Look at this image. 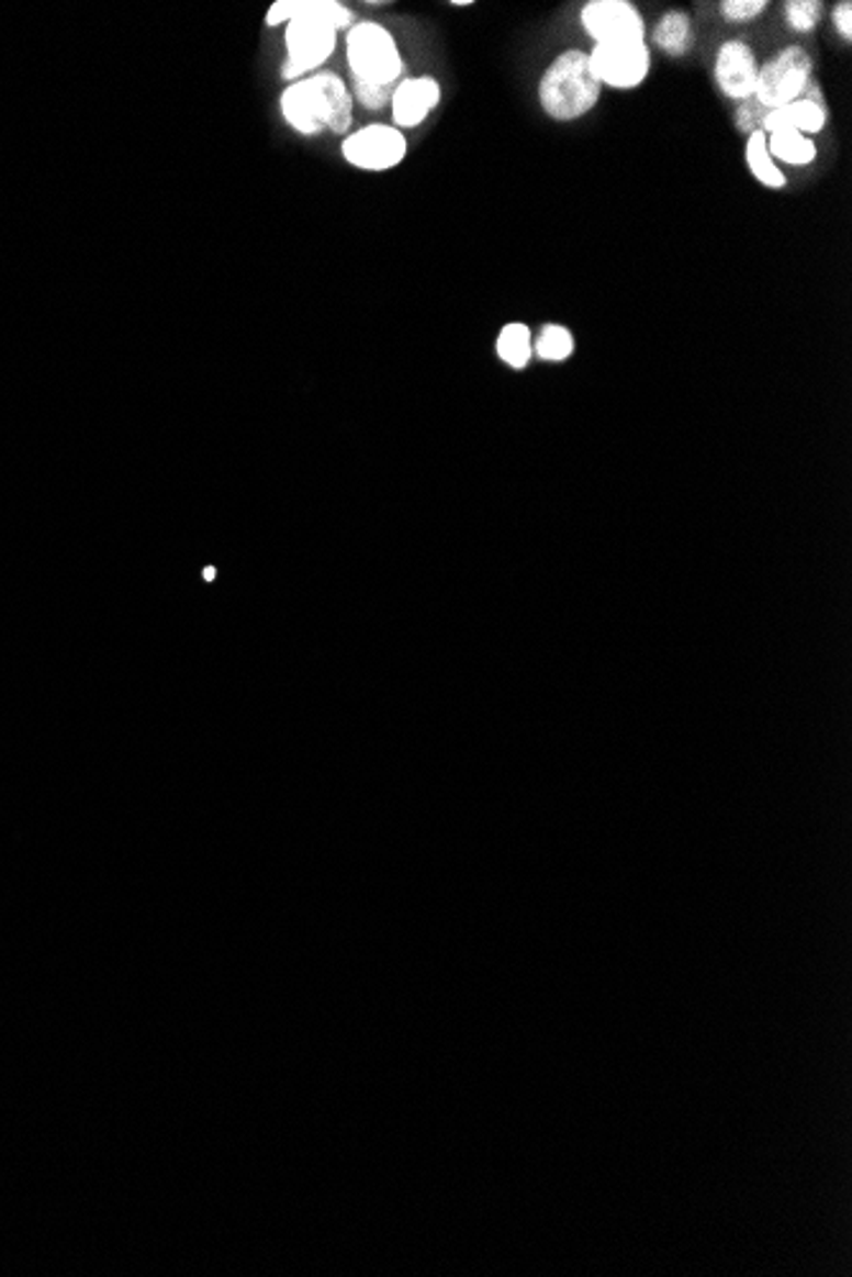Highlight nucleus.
<instances>
[{
  "label": "nucleus",
  "instance_id": "nucleus-1",
  "mask_svg": "<svg viewBox=\"0 0 852 1277\" xmlns=\"http://www.w3.org/2000/svg\"><path fill=\"white\" fill-rule=\"evenodd\" d=\"M352 11L337 0H276L268 8V26H287V61L281 77L299 82L314 69L327 65L335 54L337 34L352 26Z\"/></svg>",
  "mask_w": 852,
  "mask_h": 1277
},
{
  "label": "nucleus",
  "instance_id": "nucleus-2",
  "mask_svg": "<svg viewBox=\"0 0 852 1277\" xmlns=\"http://www.w3.org/2000/svg\"><path fill=\"white\" fill-rule=\"evenodd\" d=\"M281 115L302 136H320L322 131L347 136L352 128V92L335 71H314L281 92Z\"/></svg>",
  "mask_w": 852,
  "mask_h": 1277
},
{
  "label": "nucleus",
  "instance_id": "nucleus-3",
  "mask_svg": "<svg viewBox=\"0 0 852 1277\" xmlns=\"http://www.w3.org/2000/svg\"><path fill=\"white\" fill-rule=\"evenodd\" d=\"M599 94L603 85L590 67V54L582 49L559 54L539 79V105L557 123H572L593 113Z\"/></svg>",
  "mask_w": 852,
  "mask_h": 1277
},
{
  "label": "nucleus",
  "instance_id": "nucleus-4",
  "mask_svg": "<svg viewBox=\"0 0 852 1277\" xmlns=\"http://www.w3.org/2000/svg\"><path fill=\"white\" fill-rule=\"evenodd\" d=\"M347 65L352 69L355 82L385 87V90H393V85L404 75V59L396 38L389 29L373 21L352 23L347 29Z\"/></svg>",
  "mask_w": 852,
  "mask_h": 1277
},
{
  "label": "nucleus",
  "instance_id": "nucleus-5",
  "mask_svg": "<svg viewBox=\"0 0 852 1277\" xmlns=\"http://www.w3.org/2000/svg\"><path fill=\"white\" fill-rule=\"evenodd\" d=\"M811 67H815L811 57L801 46H786L776 57H771L766 65H761L753 98L769 113L792 105V102L804 98V92L811 85Z\"/></svg>",
  "mask_w": 852,
  "mask_h": 1277
},
{
  "label": "nucleus",
  "instance_id": "nucleus-6",
  "mask_svg": "<svg viewBox=\"0 0 852 1277\" xmlns=\"http://www.w3.org/2000/svg\"><path fill=\"white\" fill-rule=\"evenodd\" d=\"M590 54V67H593L597 82L610 90L628 92L636 90L646 82L651 71V46L649 42H615V44H595Z\"/></svg>",
  "mask_w": 852,
  "mask_h": 1277
},
{
  "label": "nucleus",
  "instance_id": "nucleus-7",
  "mask_svg": "<svg viewBox=\"0 0 852 1277\" xmlns=\"http://www.w3.org/2000/svg\"><path fill=\"white\" fill-rule=\"evenodd\" d=\"M406 154L408 141L404 131L383 123L347 133L343 141V158L360 171H391L404 161Z\"/></svg>",
  "mask_w": 852,
  "mask_h": 1277
},
{
  "label": "nucleus",
  "instance_id": "nucleus-8",
  "mask_svg": "<svg viewBox=\"0 0 852 1277\" xmlns=\"http://www.w3.org/2000/svg\"><path fill=\"white\" fill-rule=\"evenodd\" d=\"M580 23L595 44L646 42V21L628 0H590L582 5Z\"/></svg>",
  "mask_w": 852,
  "mask_h": 1277
},
{
  "label": "nucleus",
  "instance_id": "nucleus-9",
  "mask_svg": "<svg viewBox=\"0 0 852 1277\" xmlns=\"http://www.w3.org/2000/svg\"><path fill=\"white\" fill-rule=\"evenodd\" d=\"M713 69H715V82H717V87H720V92L725 94V98L736 100V102L753 98L761 65H759V59H755L753 49L746 42H738V38L725 42L720 49H717Z\"/></svg>",
  "mask_w": 852,
  "mask_h": 1277
},
{
  "label": "nucleus",
  "instance_id": "nucleus-10",
  "mask_svg": "<svg viewBox=\"0 0 852 1277\" xmlns=\"http://www.w3.org/2000/svg\"><path fill=\"white\" fill-rule=\"evenodd\" d=\"M441 102V85L437 79L424 77H408L393 87L391 92V115L393 128L412 131L429 117Z\"/></svg>",
  "mask_w": 852,
  "mask_h": 1277
},
{
  "label": "nucleus",
  "instance_id": "nucleus-11",
  "mask_svg": "<svg viewBox=\"0 0 852 1277\" xmlns=\"http://www.w3.org/2000/svg\"><path fill=\"white\" fill-rule=\"evenodd\" d=\"M827 117H830V113H827L825 94L819 90L817 82H811L807 87V92H804V98L792 102V105L766 113L761 131L766 133V136H773V133L781 131H796L801 133V136L811 138L825 131Z\"/></svg>",
  "mask_w": 852,
  "mask_h": 1277
},
{
  "label": "nucleus",
  "instance_id": "nucleus-12",
  "mask_svg": "<svg viewBox=\"0 0 852 1277\" xmlns=\"http://www.w3.org/2000/svg\"><path fill=\"white\" fill-rule=\"evenodd\" d=\"M746 164H748V171H751V177L759 181L761 187L771 189V192H778V189H784L788 184L786 173L781 171V166L773 161L771 154H769L766 133L763 131H755V133H751V136H748Z\"/></svg>",
  "mask_w": 852,
  "mask_h": 1277
},
{
  "label": "nucleus",
  "instance_id": "nucleus-13",
  "mask_svg": "<svg viewBox=\"0 0 852 1277\" xmlns=\"http://www.w3.org/2000/svg\"><path fill=\"white\" fill-rule=\"evenodd\" d=\"M694 42L692 19L682 11H669L653 26V44L669 57H684Z\"/></svg>",
  "mask_w": 852,
  "mask_h": 1277
},
{
  "label": "nucleus",
  "instance_id": "nucleus-14",
  "mask_svg": "<svg viewBox=\"0 0 852 1277\" xmlns=\"http://www.w3.org/2000/svg\"><path fill=\"white\" fill-rule=\"evenodd\" d=\"M769 154L776 164L786 166H809L817 161V143L796 131H781L766 136Z\"/></svg>",
  "mask_w": 852,
  "mask_h": 1277
},
{
  "label": "nucleus",
  "instance_id": "nucleus-15",
  "mask_svg": "<svg viewBox=\"0 0 852 1277\" xmlns=\"http://www.w3.org/2000/svg\"><path fill=\"white\" fill-rule=\"evenodd\" d=\"M495 352H498V357L508 365V368L524 370L526 365L531 362V355H534L531 329H528L524 322H508L506 327L498 332V339H495Z\"/></svg>",
  "mask_w": 852,
  "mask_h": 1277
},
{
  "label": "nucleus",
  "instance_id": "nucleus-16",
  "mask_svg": "<svg viewBox=\"0 0 852 1277\" xmlns=\"http://www.w3.org/2000/svg\"><path fill=\"white\" fill-rule=\"evenodd\" d=\"M534 352L547 362H564L574 352L572 332L562 327V324H547L539 339L534 343Z\"/></svg>",
  "mask_w": 852,
  "mask_h": 1277
},
{
  "label": "nucleus",
  "instance_id": "nucleus-17",
  "mask_svg": "<svg viewBox=\"0 0 852 1277\" xmlns=\"http://www.w3.org/2000/svg\"><path fill=\"white\" fill-rule=\"evenodd\" d=\"M822 8H825L822 0H788L784 5L788 29L799 31V34L815 31L819 26V21H822Z\"/></svg>",
  "mask_w": 852,
  "mask_h": 1277
},
{
  "label": "nucleus",
  "instance_id": "nucleus-18",
  "mask_svg": "<svg viewBox=\"0 0 852 1277\" xmlns=\"http://www.w3.org/2000/svg\"><path fill=\"white\" fill-rule=\"evenodd\" d=\"M766 0H725V3H720V15L730 23H743L759 19V15L766 13Z\"/></svg>",
  "mask_w": 852,
  "mask_h": 1277
},
{
  "label": "nucleus",
  "instance_id": "nucleus-19",
  "mask_svg": "<svg viewBox=\"0 0 852 1277\" xmlns=\"http://www.w3.org/2000/svg\"><path fill=\"white\" fill-rule=\"evenodd\" d=\"M769 110H763L759 105V100L751 98V100H743L740 102V108L736 110V125L740 131L746 133V136H751V133L761 131L763 125V117H766Z\"/></svg>",
  "mask_w": 852,
  "mask_h": 1277
},
{
  "label": "nucleus",
  "instance_id": "nucleus-20",
  "mask_svg": "<svg viewBox=\"0 0 852 1277\" xmlns=\"http://www.w3.org/2000/svg\"><path fill=\"white\" fill-rule=\"evenodd\" d=\"M391 92L393 90H385V87L355 82V98H358L368 110H383L391 102Z\"/></svg>",
  "mask_w": 852,
  "mask_h": 1277
},
{
  "label": "nucleus",
  "instance_id": "nucleus-21",
  "mask_svg": "<svg viewBox=\"0 0 852 1277\" xmlns=\"http://www.w3.org/2000/svg\"><path fill=\"white\" fill-rule=\"evenodd\" d=\"M832 23H834V29H838V34L850 44L852 42V3L850 0H842V3L832 8Z\"/></svg>",
  "mask_w": 852,
  "mask_h": 1277
},
{
  "label": "nucleus",
  "instance_id": "nucleus-22",
  "mask_svg": "<svg viewBox=\"0 0 852 1277\" xmlns=\"http://www.w3.org/2000/svg\"><path fill=\"white\" fill-rule=\"evenodd\" d=\"M202 576L208 579V582H212V579H215V569H212V567H210V569H204V571H202Z\"/></svg>",
  "mask_w": 852,
  "mask_h": 1277
}]
</instances>
